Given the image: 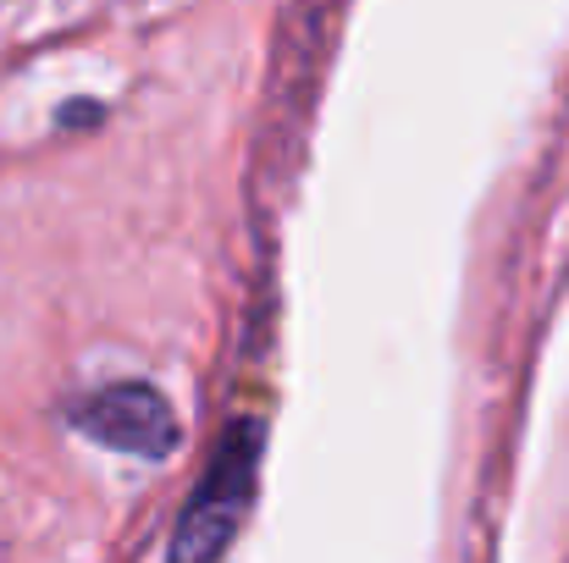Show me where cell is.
Listing matches in <instances>:
<instances>
[{
  "instance_id": "1",
  "label": "cell",
  "mask_w": 569,
  "mask_h": 563,
  "mask_svg": "<svg viewBox=\"0 0 569 563\" xmlns=\"http://www.w3.org/2000/svg\"><path fill=\"white\" fill-rule=\"evenodd\" d=\"M254 464H260V425L238 420L216 453V464L204 470L193 503L178 520L172 536V563H210L227 553V542L238 536L249 503H254Z\"/></svg>"
},
{
  "instance_id": "2",
  "label": "cell",
  "mask_w": 569,
  "mask_h": 563,
  "mask_svg": "<svg viewBox=\"0 0 569 563\" xmlns=\"http://www.w3.org/2000/svg\"><path fill=\"white\" fill-rule=\"evenodd\" d=\"M72 425H83L94 442L122 448V453H139V459H167L178 448V414L144 381L106 386V392L72 403Z\"/></svg>"
}]
</instances>
